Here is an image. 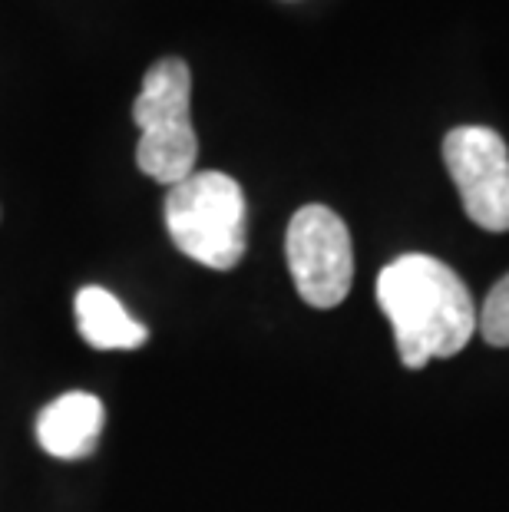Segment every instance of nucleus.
<instances>
[{
	"instance_id": "7",
	"label": "nucleus",
	"mask_w": 509,
	"mask_h": 512,
	"mask_svg": "<svg viewBox=\"0 0 509 512\" xmlns=\"http://www.w3.org/2000/svg\"><path fill=\"white\" fill-rule=\"evenodd\" d=\"M73 314H77L80 337L96 351H136L149 341V328L129 318L116 294L106 288L86 285L73 298Z\"/></svg>"
},
{
	"instance_id": "5",
	"label": "nucleus",
	"mask_w": 509,
	"mask_h": 512,
	"mask_svg": "<svg viewBox=\"0 0 509 512\" xmlns=\"http://www.w3.org/2000/svg\"><path fill=\"white\" fill-rule=\"evenodd\" d=\"M443 162L463 212L486 232H509V149L490 126H457L443 139Z\"/></svg>"
},
{
	"instance_id": "6",
	"label": "nucleus",
	"mask_w": 509,
	"mask_h": 512,
	"mask_svg": "<svg viewBox=\"0 0 509 512\" xmlns=\"http://www.w3.org/2000/svg\"><path fill=\"white\" fill-rule=\"evenodd\" d=\"M106 427L103 400L83 390L63 394L40 410L37 417V440L57 460H83L96 450L100 433Z\"/></svg>"
},
{
	"instance_id": "4",
	"label": "nucleus",
	"mask_w": 509,
	"mask_h": 512,
	"mask_svg": "<svg viewBox=\"0 0 509 512\" xmlns=\"http://www.w3.org/2000/svg\"><path fill=\"white\" fill-rule=\"evenodd\" d=\"M285 258L301 301L318 311L338 308L354 281L351 232L328 205H305L288 222Z\"/></svg>"
},
{
	"instance_id": "3",
	"label": "nucleus",
	"mask_w": 509,
	"mask_h": 512,
	"mask_svg": "<svg viewBox=\"0 0 509 512\" xmlns=\"http://www.w3.org/2000/svg\"><path fill=\"white\" fill-rule=\"evenodd\" d=\"M192 73L186 60L166 57L146 70L143 90L133 103V119L139 126L136 166L149 179L176 185L196 172L199 139L189 116Z\"/></svg>"
},
{
	"instance_id": "8",
	"label": "nucleus",
	"mask_w": 509,
	"mask_h": 512,
	"mask_svg": "<svg viewBox=\"0 0 509 512\" xmlns=\"http://www.w3.org/2000/svg\"><path fill=\"white\" fill-rule=\"evenodd\" d=\"M476 328H480L483 341L493 347H509V275L493 285L486 294L480 314H476Z\"/></svg>"
},
{
	"instance_id": "2",
	"label": "nucleus",
	"mask_w": 509,
	"mask_h": 512,
	"mask_svg": "<svg viewBox=\"0 0 509 512\" xmlns=\"http://www.w3.org/2000/svg\"><path fill=\"white\" fill-rule=\"evenodd\" d=\"M166 228L172 245L186 258L212 271H232L248 245L242 185L215 169L192 172L189 179L169 185Z\"/></svg>"
},
{
	"instance_id": "1",
	"label": "nucleus",
	"mask_w": 509,
	"mask_h": 512,
	"mask_svg": "<svg viewBox=\"0 0 509 512\" xmlns=\"http://www.w3.org/2000/svg\"><path fill=\"white\" fill-rule=\"evenodd\" d=\"M377 304L394 328L400 364L427 367L433 357H453L476 331L470 288L433 255H400L377 275Z\"/></svg>"
}]
</instances>
